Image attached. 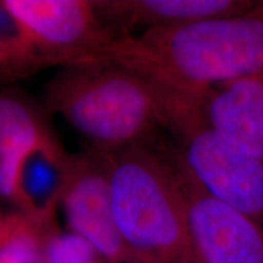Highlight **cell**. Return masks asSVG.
<instances>
[{
    "instance_id": "obj_14",
    "label": "cell",
    "mask_w": 263,
    "mask_h": 263,
    "mask_svg": "<svg viewBox=\"0 0 263 263\" xmlns=\"http://www.w3.org/2000/svg\"><path fill=\"white\" fill-rule=\"evenodd\" d=\"M49 229L20 213L14 233L0 248V263H42L43 238Z\"/></svg>"
},
{
    "instance_id": "obj_10",
    "label": "cell",
    "mask_w": 263,
    "mask_h": 263,
    "mask_svg": "<svg viewBox=\"0 0 263 263\" xmlns=\"http://www.w3.org/2000/svg\"><path fill=\"white\" fill-rule=\"evenodd\" d=\"M205 112L212 129L263 160V72L213 88Z\"/></svg>"
},
{
    "instance_id": "obj_9",
    "label": "cell",
    "mask_w": 263,
    "mask_h": 263,
    "mask_svg": "<svg viewBox=\"0 0 263 263\" xmlns=\"http://www.w3.org/2000/svg\"><path fill=\"white\" fill-rule=\"evenodd\" d=\"M261 0H94L104 24L117 38L144 31L170 28L252 11Z\"/></svg>"
},
{
    "instance_id": "obj_15",
    "label": "cell",
    "mask_w": 263,
    "mask_h": 263,
    "mask_svg": "<svg viewBox=\"0 0 263 263\" xmlns=\"http://www.w3.org/2000/svg\"><path fill=\"white\" fill-rule=\"evenodd\" d=\"M20 213H4L0 211V248L5 244L12 235L17 226Z\"/></svg>"
},
{
    "instance_id": "obj_4",
    "label": "cell",
    "mask_w": 263,
    "mask_h": 263,
    "mask_svg": "<svg viewBox=\"0 0 263 263\" xmlns=\"http://www.w3.org/2000/svg\"><path fill=\"white\" fill-rule=\"evenodd\" d=\"M24 26L45 67L100 61L117 35L93 0H3Z\"/></svg>"
},
{
    "instance_id": "obj_7",
    "label": "cell",
    "mask_w": 263,
    "mask_h": 263,
    "mask_svg": "<svg viewBox=\"0 0 263 263\" xmlns=\"http://www.w3.org/2000/svg\"><path fill=\"white\" fill-rule=\"evenodd\" d=\"M176 163L188 195L190 234L200 262L263 263V226L210 196Z\"/></svg>"
},
{
    "instance_id": "obj_2",
    "label": "cell",
    "mask_w": 263,
    "mask_h": 263,
    "mask_svg": "<svg viewBox=\"0 0 263 263\" xmlns=\"http://www.w3.org/2000/svg\"><path fill=\"white\" fill-rule=\"evenodd\" d=\"M110 154L115 222L134 263H201L174 159L146 145Z\"/></svg>"
},
{
    "instance_id": "obj_6",
    "label": "cell",
    "mask_w": 263,
    "mask_h": 263,
    "mask_svg": "<svg viewBox=\"0 0 263 263\" xmlns=\"http://www.w3.org/2000/svg\"><path fill=\"white\" fill-rule=\"evenodd\" d=\"M111 154L91 147L71 154L60 205L71 232L89 241L108 263H134L115 222Z\"/></svg>"
},
{
    "instance_id": "obj_5",
    "label": "cell",
    "mask_w": 263,
    "mask_h": 263,
    "mask_svg": "<svg viewBox=\"0 0 263 263\" xmlns=\"http://www.w3.org/2000/svg\"><path fill=\"white\" fill-rule=\"evenodd\" d=\"M177 162L210 196L263 226V160L226 139L209 124L182 139Z\"/></svg>"
},
{
    "instance_id": "obj_8",
    "label": "cell",
    "mask_w": 263,
    "mask_h": 263,
    "mask_svg": "<svg viewBox=\"0 0 263 263\" xmlns=\"http://www.w3.org/2000/svg\"><path fill=\"white\" fill-rule=\"evenodd\" d=\"M48 110L20 88L0 91V199L16 207L25 161L39 147L59 139Z\"/></svg>"
},
{
    "instance_id": "obj_3",
    "label": "cell",
    "mask_w": 263,
    "mask_h": 263,
    "mask_svg": "<svg viewBox=\"0 0 263 263\" xmlns=\"http://www.w3.org/2000/svg\"><path fill=\"white\" fill-rule=\"evenodd\" d=\"M45 108L60 115L93 149L116 153L153 146L163 127L159 101L136 72L110 61L59 68L44 87Z\"/></svg>"
},
{
    "instance_id": "obj_11",
    "label": "cell",
    "mask_w": 263,
    "mask_h": 263,
    "mask_svg": "<svg viewBox=\"0 0 263 263\" xmlns=\"http://www.w3.org/2000/svg\"><path fill=\"white\" fill-rule=\"evenodd\" d=\"M70 157L57 139L35 150L20 172L16 209L42 228L55 226Z\"/></svg>"
},
{
    "instance_id": "obj_12",
    "label": "cell",
    "mask_w": 263,
    "mask_h": 263,
    "mask_svg": "<svg viewBox=\"0 0 263 263\" xmlns=\"http://www.w3.org/2000/svg\"><path fill=\"white\" fill-rule=\"evenodd\" d=\"M45 67L17 18L0 2V82L15 83Z\"/></svg>"
},
{
    "instance_id": "obj_13",
    "label": "cell",
    "mask_w": 263,
    "mask_h": 263,
    "mask_svg": "<svg viewBox=\"0 0 263 263\" xmlns=\"http://www.w3.org/2000/svg\"><path fill=\"white\" fill-rule=\"evenodd\" d=\"M42 263H108L89 241L52 227L44 234Z\"/></svg>"
},
{
    "instance_id": "obj_1",
    "label": "cell",
    "mask_w": 263,
    "mask_h": 263,
    "mask_svg": "<svg viewBox=\"0 0 263 263\" xmlns=\"http://www.w3.org/2000/svg\"><path fill=\"white\" fill-rule=\"evenodd\" d=\"M100 61L143 77L160 105L202 104L213 88L263 72V2L242 15L116 38Z\"/></svg>"
}]
</instances>
